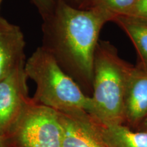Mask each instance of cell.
Returning <instances> with one entry per match:
<instances>
[{
  "mask_svg": "<svg viewBox=\"0 0 147 147\" xmlns=\"http://www.w3.org/2000/svg\"><path fill=\"white\" fill-rule=\"evenodd\" d=\"M113 21L118 24L131 39L140 56V63L147 65V24L126 16H117Z\"/></svg>",
  "mask_w": 147,
  "mask_h": 147,
  "instance_id": "obj_10",
  "label": "cell"
},
{
  "mask_svg": "<svg viewBox=\"0 0 147 147\" xmlns=\"http://www.w3.org/2000/svg\"><path fill=\"white\" fill-rule=\"evenodd\" d=\"M139 21H141V20H139ZM141 21L144 22V23H146V24H147V21Z\"/></svg>",
  "mask_w": 147,
  "mask_h": 147,
  "instance_id": "obj_17",
  "label": "cell"
},
{
  "mask_svg": "<svg viewBox=\"0 0 147 147\" xmlns=\"http://www.w3.org/2000/svg\"><path fill=\"white\" fill-rule=\"evenodd\" d=\"M0 147H8L6 143H5L4 138L0 136Z\"/></svg>",
  "mask_w": 147,
  "mask_h": 147,
  "instance_id": "obj_16",
  "label": "cell"
},
{
  "mask_svg": "<svg viewBox=\"0 0 147 147\" xmlns=\"http://www.w3.org/2000/svg\"><path fill=\"white\" fill-rule=\"evenodd\" d=\"M125 121L140 125L147 116V65L139 63L129 74L124 97Z\"/></svg>",
  "mask_w": 147,
  "mask_h": 147,
  "instance_id": "obj_7",
  "label": "cell"
},
{
  "mask_svg": "<svg viewBox=\"0 0 147 147\" xmlns=\"http://www.w3.org/2000/svg\"><path fill=\"white\" fill-rule=\"evenodd\" d=\"M25 63L0 81V136L9 133L32 98L28 95V80Z\"/></svg>",
  "mask_w": 147,
  "mask_h": 147,
  "instance_id": "obj_5",
  "label": "cell"
},
{
  "mask_svg": "<svg viewBox=\"0 0 147 147\" xmlns=\"http://www.w3.org/2000/svg\"><path fill=\"white\" fill-rule=\"evenodd\" d=\"M136 0H87L84 8H98L108 11L115 16H125ZM114 17V18H115Z\"/></svg>",
  "mask_w": 147,
  "mask_h": 147,
  "instance_id": "obj_11",
  "label": "cell"
},
{
  "mask_svg": "<svg viewBox=\"0 0 147 147\" xmlns=\"http://www.w3.org/2000/svg\"><path fill=\"white\" fill-rule=\"evenodd\" d=\"M67 3H69L70 0H65ZM73 2L76 3V5H78V8H84V6H85L86 3H87V0H71Z\"/></svg>",
  "mask_w": 147,
  "mask_h": 147,
  "instance_id": "obj_14",
  "label": "cell"
},
{
  "mask_svg": "<svg viewBox=\"0 0 147 147\" xmlns=\"http://www.w3.org/2000/svg\"><path fill=\"white\" fill-rule=\"evenodd\" d=\"M25 47L20 27L0 16V81L25 63Z\"/></svg>",
  "mask_w": 147,
  "mask_h": 147,
  "instance_id": "obj_8",
  "label": "cell"
},
{
  "mask_svg": "<svg viewBox=\"0 0 147 147\" xmlns=\"http://www.w3.org/2000/svg\"><path fill=\"white\" fill-rule=\"evenodd\" d=\"M4 139L8 147H61L58 112L32 99Z\"/></svg>",
  "mask_w": 147,
  "mask_h": 147,
  "instance_id": "obj_4",
  "label": "cell"
},
{
  "mask_svg": "<svg viewBox=\"0 0 147 147\" xmlns=\"http://www.w3.org/2000/svg\"><path fill=\"white\" fill-rule=\"evenodd\" d=\"M114 16L98 8H80L57 0L53 13L43 20L42 46L64 70L67 68L92 83L95 53L101 29Z\"/></svg>",
  "mask_w": 147,
  "mask_h": 147,
  "instance_id": "obj_1",
  "label": "cell"
},
{
  "mask_svg": "<svg viewBox=\"0 0 147 147\" xmlns=\"http://www.w3.org/2000/svg\"><path fill=\"white\" fill-rule=\"evenodd\" d=\"M98 127L108 147H147L146 131H134L123 123L102 125L98 123Z\"/></svg>",
  "mask_w": 147,
  "mask_h": 147,
  "instance_id": "obj_9",
  "label": "cell"
},
{
  "mask_svg": "<svg viewBox=\"0 0 147 147\" xmlns=\"http://www.w3.org/2000/svg\"><path fill=\"white\" fill-rule=\"evenodd\" d=\"M131 67L109 42H99L95 53L93 94L89 114L100 124L123 123L125 93Z\"/></svg>",
  "mask_w": 147,
  "mask_h": 147,
  "instance_id": "obj_2",
  "label": "cell"
},
{
  "mask_svg": "<svg viewBox=\"0 0 147 147\" xmlns=\"http://www.w3.org/2000/svg\"><path fill=\"white\" fill-rule=\"evenodd\" d=\"M1 1H2V0H0V4H1Z\"/></svg>",
  "mask_w": 147,
  "mask_h": 147,
  "instance_id": "obj_18",
  "label": "cell"
},
{
  "mask_svg": "<svg viewBox=\"0 0 147 147\" xmlns=\"http://www.w3.org/2000/svg\"><path fill=\"white\" fill-rule=\"evenodd\" d=\"M126 16L147 21V0H136Z\"/></svg>",
  "mask_w": 147,
  "mask_h": 147,
  "instance_id": "obj_12",
  "label": "cell"
},
{
  "mask_svg": "<svg viewBox=\"0 0 147 147\" xmlns=\"http://www.w3.org/2000/svg\"><path fill=\"white\" fill-rule=\"evenodd\" d=\"M28 78L34 81L36 90L33 100L60 113L83 110L89 113L91 98L67 74L55 58L43 47L37 48L25 63Z\"/></svg>",
  "mask_w": 147,
  "mask_h": 147,
  "instance_id": "obj_3",
  "label": "cell"
},
{
  "mask_svg": "<svg viewBox=\"0 0 147 147\" xmlns=\"http://www.w3.org/2000/svg\"><path fill=\"white\" fill-rule=\"evenodd\" d=\"M59 113L62 129L61 147H108L98 123L83 110Z\"/></svg>",
  "mask_w": 147,
  "mask_h": 147,
  "instance_id": "obj_6",
  "label": "cell"
},
{
  "mask_svg": "<svg viewBox=\"0 0 147 147\" xmlns=\"http://www.w3.org/2000/svg\"><path fill=\"white\" fill-rule=\"evenodd\" d=\"M38 10L42 20L50 16L54 10L57 0H31Z\"/></svg>",
  "mask_w": 147,
  "mask_h": 147,
  "instance_id": "obj_13",
  "label": "cell"
},
{
  "mask_svg": "<svg viewBox=\"0 0 147 147\" xmlns=\"http://www.w3.org/2000/svg\"><path fill=\"white\" fill-rule=\"evenodd\" d=\"M140 125L142 129V130L147 131V116L146 117V118L142 121V122L141 123Z\"/></svg>",
  "mask_w": 147,
  "mask_h": 147,
  "instance_id": "obj_15",
  "label": "cell"
}]
</instances>
